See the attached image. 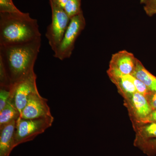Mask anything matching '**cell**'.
I'll use <instances>...</instances> for the list:
<instances>
[{
	"label": "cell",
	"mask_w": 156,
	"mask_h": 156,
	"mask_svg": "<svg viewBox=\"0 0 156 156\" xmlns=\"http://www.w3.org/2000/svg\"><path fill=\"white\" fill-rule=\"evenodd\" d=\"M20 117V113L10 98L6 106L0 111V128L16 121Z\"/></svg>",
	"instance_id": "14"
},
{
	"label": "cell",
	"mask_w": 156,
	"mask_h": 156,
	"mask_svg": "<svg viewBox=\"0 0 156 156\" xmlns=\"http://www.w3.org/2000/svg\"><path fill=\"white\" fill-rule=\"evenodd\" d=\"M40 38L37 20L29 13H0V46L23 44Z\"/></svg>",
	"instance_id": "2"
},
{
	"label": "cell",
	"mask_w": 156,
	"mask_h": 156,
	"mask_svg": "<svg viewBox=\"0 0 156 156\" xmlns=\"http://www.w3.org/2000/svg\"><path fill=\"white\" fill-rule=\"evenodd\" d=\"M11 87L0 86V111L6 106L11 95Z\"/></svg>",
	"instance_id": "18"
},
{
	"label": "cell",
	"mask_w": 156,
	"mask_h": 156,
	"mask_svg": "<svg viewBox=\"0 0 156 156\" xmlns=\"http://www.w3.org/2000/svg\"><path fill=\"white\" fill-rule=\"evenodd\" d=\"M124 97L131 117L137 124L152 111L146 98L142 94L136 92Z\"/></svg>",
	"instance_id": "8"
},
{
	"label": "cell",
	"mask_w": 156,
	"mask_h": 156,
	"mask_svg": "<svg viewBox=\"0 0 156 156\" xmlns=\"http://www.w3.org/2000/svg\"><path fill=\"white\" fill-rule=\"evenodd\" d=\"M134 145L137 147L148 140L156 138V122L140 124Z\"/></svg>",
	"instance_id": "13"
},
{
	"label": "cell",
	"mask_w": 156,
	"mask_h": 156,
	"mask_svg": "<svg viewBox=\"0 0 156 156\" xmlns=\"http://www.w3.org/2000/svg\"><path fill=\"white\" fill-rule=\"evenodd\" d=\"M0 86L11 87L2 60L0 59Z\"/></svg>",
	"instance_id": "20"
},
{
	"label": "cell",
	"mask_w": 156,
	"mask_h": 156,
	"mask_svg": "<svg viewBox=\"0 0 156 156\" xmlns=\"http://www.w3.org/2000/svg\"><path fill=\"white\" fill-rule=\"evenodd\" d=\"M54 117L37 119H24L20 117L16 121L14 134V147L33 140L52 126Z\"/></svg>",
	"instance_id": "3"
},
{
	"label": "cell",
	"mask_w": 156,
	"mask_h": 156,
	"mask_svg": "<svg viewBox=\"0 0 156 156\" xmlns=\"http://www.w3.org/2000/svg\"><path fill=\"white\" fill-rule=\"evenodd\" d=\"M52 116L48 100L42 97L38 92L30 96L20 114V117L24 119H37Z\"/></svg>",
	"instance_id": "7"
},
{
	"label": "cell",
	"mask_w": 156,
	"mask_h": 156,
	"mask_svg": "<svg viewBox=\"0 0 156 156\" xmlns=\"http://www.w3.org/2000/svg\"><path fill=\"white\" fill-rule=\"evenodd\" d=\"M70 18L83 12L81 9V0H67L64 8Z\"/></svg>",
	"instance_id": "15"
},
{
	"label": "cell",
	"mask_w": 156,
	"mask_h": 156,
	"mask_svg": "<svg viewBox=\"0 0 156 156\" xmlns=\"http://www.w3.org/2000/svg\"><path fill=\"white\" fill-rule=\"evenodd\" d=\"M140 2L141 3V4H144L145 0H140Z\"/></svg>",
	"instance_id": "25"
},
{
	"label": "cell",
	"mask_w": 156,
	"mask_h": 156,
	"mask_svg": "<svg viewBox=\"0 0 156 156\" xmlns=\"http://www.w3.org/2000/svg\"><path fill=\"white\" fill-rule=\"evenodd\" d=\"M130 78L133 82L136 92L142 94L146 97L151 92L145 84L134 76L130 75Z\"/></svg>",
	"instance_id": "19"
},
{
	"label": "cell",
	"mask_w": 156,
	"mask_h": 156,
	"mask_svg": "<svg viewBox=\"0 0 156 156\" xmlns=\"http://www.w3.org/2000/svg\"><path fill=\"white\" fill-rule=\"evenodd\" d=\"M137 59L133 53L122 50L112 55L109 69L123 74L131 75L136 67Z\"/></svg>",
	"instance_id": "9"
},
{
	"label": "cell",
	"mask_w": 156,
	"mask_h": 156,
	"mask_svg": "<svg viewBox=\"0 0 156 156\" xmlns=\"http://www.w3.org/2000/svg\"><path fill=\"white\" fill-rule=\"evenodd\" d=\"M148 156H154L156 154V138L148 140L137 146Z\"/></svg>",
	"instance_id": "16"
},
{
	"label": "cell",
	"mask_w": 156,
	"mask_h": 156,
	"mask_svg": "<svg viewBox=\"0 0 156 156\" xmlns=\"http://www.w3.org/2000/svg\"><path fill=\"white\" fill-rule=\"evenodd\" d=\"M107 73L112 83L116 86L123 97L136 92V89L130 78V75H124L116 71L108 69Z\"/></svg>",
	"instance_id": "11"
},
{
	"label": "cell",
	"mask_w": 156,
	"mask_h": 156,
	"mask_svg": "<svg viewBox=\"0 0 156 156\" xmlns=\"http://www.w3.org/2000/svg\"><path fill=\"white\" fill-rule=\"evenodd\" d=\"M151 122H156V109L153 110L151 112V113L145 119L142 120L137 124L140 125Z\"/></svg>",
	"instance_id": "23"
},
{
	"label": "cell",
	"mask_w": 156,
	"mask_h": 156,
	"mask_svg": "<svg viewBox=\"0 0 156 156\" xmlns=\"http://www.w3.org/2000/svg\"><path fill=\"white\" fill-rule=\"evenodd\" d=\"M144 4V11L148 16L156 14V0H145Z\"/></svg>",
	"instance_id": "21"
},
{
	"label": "cell",
	"mask_w": 156,
	"mask_h": 156,
	"mask_svg": "<svg viewBox=\"0 0 156 156\" xmlns=\"http://www.w3.org/2000/svg\"><path fill=\"white\" fill-rule=\"evenodd\" d=\"M131 75L142 82L150 91H156V76L149 72L138 59Z\"/></svg>",
	"instance_id": "12"
},
{
	"label": "cell",
	"mask_w": 156,
	"mask_h": 156,
	"mask_svg": "<svg viewBox=\"0 0 156 156\" xmlns=\"http://www.w3.org/2000/svg\"><path fill=\"white\" fill-rule=\"evenodd\" d=\"M21 12L13 3L12 0H0V13H16Z\"/></svg>",
	"instance_id": "17"
},
{
	"label": "cell",
	"mask_w": 156,
	"mask_h": 156,
	"mask_svg": "<svg viewBox=\"0 0 156 156\" xmlns=\"http://www.w3.org/2000/svg\"><path fill=\"white\" fill-rule=\"evenodd\" d=\"M83 12L71 18L68 27L60 44L54 51V57L62 60L69 58L75 48L76 40L86 26Z\"/></svg>",
	"instance_id": "5"
},
{
	"label": "cell",
	"mask_w": 156,
	"mask_h": 156,
	"mask_svg": "<svg viewBox=\"0 0 156 156\" xmlns=\"http://www.w3.org/2000/svg\"><path fill=\"white\" fill-rule=\"evenodd\" d=\"M152 109H156V91H151L145 97Z\"/></svg>",
	"instance_id": "22"
},
{
	"label": "cell",
	"mask_w": 156,
	"mask_h": 156,
	"mask_svg": "<svg viewBox=\"0 0 156 156\" xmlns=\"http://www.w3.org/2000/svg\"><path fill=\"white\" fill-rule=\"evenodd\" d=\"M37 75L34 71L11 86L10 99L21 112L27 103L30 96L38 92L37 86Z\"/></svg>",
	"instance_id": "6"
},
{
	"label": "cell",
	"mask_w": 156,
	"mask_h": 156,
	"mask_svg": "<svg viewBox=\"0 0 156 156\" xmlns=\"http://www.w3.org/2000/svg\"><path fill=\"white\" fill-rule=\"evenodd\" d=\"M41 41L40 38L23 44L0 46V59L11 86L34 71Z\"/></svg>",
	"instance_id": "1"
},
{
	"label": "cell",
	"mask_w": 156,
	"mask_h": 156,
	"mask_svg": "<svg viewBox=\"0 0 156 156\" xmlns=\"http://www.w3.org/2000/svg\"><path fill=\"white\" fill-rule=\"evenodd\" d=\"M52 21L47 27L46 37L53 52L56 50L63 38L69 25L71 18L64 9L50 2Z\"/></svg>",
	"instance_id": "4"
},
{
	"label": "cell",
	"mask_w": 156,
	"mask_h": 156,
	"mask_svg": "<svg viewBox=\"0 0 156 156\" xmlns=\"http://www.w3.org/2000/svg\"><path fill=\"white\" fill-rule=\"evenodd\" d=\"M50 1L58 5L62 8H64L67 0H50Z\"/></svg>",
	"instance_id": "24"
},
{
	"label": "cell",
	"mask_w": 156,
	"mask_h": 156,
	"mask_svg": "<svg viewBox=\"0 0 156 156\" xmlns=\"http://www.w3.org/2000/svg\"><path fill=\"white\" fill-rule=\"evenodd\" d=\"M16 121L0 128V156H9L14 147Z\"/></svg>",
	"instance_id": "10"
}]
</instances>
